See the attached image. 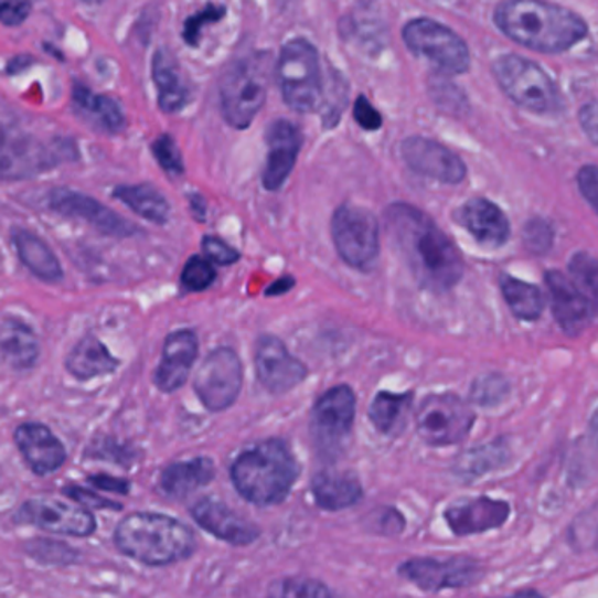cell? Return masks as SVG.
I'll list each match as a JSON object with an SVG mask.
<instances>
[{
    "label": "cell",
    "instance_id": "obj_1",
    "mask_svg": "<svg viewBox=\"0 0 598 598\" xmlns=\"http://www.w3.org/2000/svg\"><path fill=\"white\" fill-rule=\"evenodd\" d=\"M385 220L395 252L421 287L449 291L462 281V253L424 211L397 202L386 210Z\"/></svg>",
    "mask_w": 598,
    "mask_h": 598
},
{
    "label": "cell",
    "instance_id": "obj_2",
    "mask_svg": "<svg viewBox=\"0 0 598 598\" xmlns=\"http://www.w3.org/2000/svg\"><path fill=\"white\" fill-rule=\"evenodd\" d=\"M493 20L514 43L549 55L568 52L588 35L581 18L547 0H502Z\"/></svg>",
    "mask_w": 598,
    "mask_h": 598
},
{
    "label": "cell",
    "instance_id": "obj_3",
    "mask_svg": "<svg viewBox=\"0 0 598 598\" xmlns=\"http://www.w3.org/2000/svg\"><path fill=\"white\" fill-rule=\"evenodd\" d=\"M300 467L287 442L264 440L246 449L232 463L235 490L252 504L267 508L281 504L299 479Z\"/></svg>",
    "mask_w": 598,
    "mask_h": 598
},
{
    "label": "cell",
    "instance_id": "obj_4",
    "mask_svg": "<svg viewBox=\"0 0 598 598\" xmlns=\"http://www.w3.org/2000/svg\"><path fill=\"white\" fill-rule=\"evenodd\" d=\"M115 544L125 556L139 564L163 567L192 556L195 535L175 517L134 513L116 526Z\"/></svg>",
    "mask_w": 598,
    "mask_h": 598
},
{
    "label": "cell",
    "instance_id": "obj_5",
    "mask_svg": "<svg viewBox=\"0 0 598 598\" xmlns=\"http://www.w3.org/2000/svg\"><path fill=\"white\" fill-rule=\"evenodd\" d=\"M269 53H253L235 61L220 82L223 118L237 130L248 129L267 99Z\"/></svg>",
    "mask_w": 598,
    "mask_h": 598
},
{
    "label": "cell",
    "instance_id": "obj_6",
    "mask_svg": "<svg viewBox=\"0 0 598 598\" xmlns=\"http://www.w3.org/2000/svg\"><path fill=\"white\" fill-rule=\"evenodd\" d=\"M276 79L282 100L293 111H317L325 100L320 56L308 39H291L282 46L276 64Z\"/></svg>",
    "mask_w": 598,
    "mask_h": 598
},
{
    "label": "cell",
    "instance_id": "obj_7",
    "mask_svg": "<svg viewBox=\"0 0 598 598\" xmlns=\"http://www.w3.org/2000/svg\"><path fill=\"white\" fill-rule=\"evenodd\" d=\"M493 76L500 90L517 106L535 115H555L564 109V97L552 76L535 62L504 55L493 62Z\"/></svg>",
    "mask_w": 598,
    "mask_h": 598
},
{
    "label": "cell",
    "instance_id": "obj_8",
    "mask_svg": "<svg viewBox=\"0 0 598 598\" xmlns=\"http://www.w3.org/2000/svg\"><path fill=\"white\" fill-rule=\"evenodd\" d=\"M402 38L413 55L430 62L439 73L457 76L466 74L470 68V52L466 41L436 20H410L404 26Z\"/></svg>",
    "mask_w": 598,
    "mask_h": 598
},
{
    "label": "cell",
    "instance_id": "obj_9",
    "mask_svg": "<svg viewBox=\"0 0 598 598\" xmlns=\"http://www.w3.org/2000/svg\"><path fill=\"white\" fill-rule=\"evenodd\" d=\"M332 239L339 257L353 269H371L380 257V223L360 205L342 204L335 210Z\"/></svg>",
    "mask_w": 598,
    "mask_h": 598
},
{
    "label": "cell",
    "instance_id": "obj_10",
    "mask_svg": "<svg viewBox=\"0 0 598 598\" xmlns=\"http://www.w3.org/2000/svg\"><path fill=\"white\" fill-rule=\"evenodd\" d=\"M355 392L339 385L318 398L311 413V436L318 453L335 458L344 451L355 424Z\"/></svg>",
    "mask_w": 598,
    "mask_h": 598
},
{
    "label": "cell",
    "instance_id": "obj_11",
    "mask_svg": "<svg viewBox=\"0 0 598 598\" xmlns=\"http://www.w3.org/2000/svg\"><path fill=\"white\" fill-rule=\"evenodd\" d=\"M474 410L453 394L428 395L416 410V430L428 446L462 442L474 427Z\"/></svg>",
    "mask_w": 598,
    "mask_h": 598
},
{
    "label": "cell",
    "instance_id": "obj_12",
    "mask_svg": "<svg viewBox=\"0 0 598 598\" xmlns=\"http://www.w3.org/2000/svg\"><path fill=\"white\" fill-rule=\"evenodd\" d=\"M62 146H44L34 137L0 125V181L34 178L64 159H73V153L62 151Z\"/></svg>",
    "mask_w": 598,
    "mask_h": 598
},
{
    "label": "cell",
    "instance_id": "obj_13",
    "mask_svg": "<svg viewBox=\"0 0 598 598\" xmlns=\"http://www.w3.org/2000/svg\"><path fill=\"white\" fill-rule=\"evenodd\" d=\"M193 388L205 409L220 413L234 406L243 388V364L237 353L231 348L211 351L199 367Z\"/></svg>",
    "mask_w": 598,
    "mask_h": 598
},
{
    "label": "cell",
    "instance_id": "obj_14",
    "mask_svg": "<svg viewBox=\"0 0 598 598\" xmlns=\"http://www.w3.org/2000/svg\"><path fill=\"white\" fill-rule=\"evenodd\" d=\"M18 523L39 526L53 534L88 537L97 528L94 514L77 502L56 499L29 500L18 511Z\"/></svg>",
    "mask_w": 598,
    "mask_h": 598
},
{
    "label": "cell",
    "instance_id": "obj_15",
    "mask_svg": "<svg viewBox=\"0 0 598 598\" xmlns=\"http://www.w3.org/2000/svg\"><path fill=\"white\" fill-rule=\"evenodd\" d=\"M398 574L407 581L415 583L419 590L440 591L474 585L483 577V568L470 558H449L445 562L413 558L398 567Z\"/></svg>",
    "mask_w": 598,
    "mask_h": 598
},
{
    "label": "cell",
    "instance_id": "obj_16",
    "mask_svg": "<svg viewBox=\"0 0 598 598\" xmlns=\"http://www.w3.org/2000/svg\"><path fill=\"white\" fill-rule=\"evenodd\" d=\"M402 160L410 171L439 181L458 184L466 180L467 167L455 151L427 137H407L401 146Z\"/></svg>",
    "mask_w": 598,
    "mask_h": 598
},
{
    "label": "cell",
    "instance_id": "obj_17",
    "mask_svg": "<svg viewBox=\"0 0 598 598\" xmlns=\"http://www.w3.org/2000/svg\"><path fill=\"white\" fill-rule=\"evenodd\" d=\"M255 367L258 381L274 395L287 394L308 377V367L274 335L258 339Z\"/></svg>",
    "mask_w": 598,
    "mask_h": 598
},
{
    "label": "cell",
    "instance_id": "obj_18",
    "mask_svg": "<svg viewBox=\"0 0 598 598\" xmlns=\"http://www.w3.org/2000/svg\"><path fill=\"white\" fill-rule=\"evenodd\" d=\"M50 207L67 218H79L94 225L97 231L113 237H129L137 232L136 225L121 218L120 214L90 195L68 189H55L47 197Z\"/></svg>",
    "mask_w": 598,
    "mask_h": 598
},
{
    "label": "cell",
    "instance_id": "obj_19",
    "mask_svg": "<svg viewBox=\"0 0 598 598\" xmlns=\"http://www.w3.org/2000/svg\"><path fill=\"white\" fill-rule=\"evenodd\" d=\"M546 285L552 297L553 314L567 335H579L594 323L595 300L586 296L576 282L558 270H547Z\"/></svg>",
    "mask_w": 598,
    "mask_h": 598
},
{
    "label": "cell",
    "instance_id": "obj_20",
    "mask_svg": "<svg viewBox=\"0 0 598 598\" xmlns=\"http://www.w3.org/2000/svg\"><path fill=\"white\" fill-rule=\"evenodd\" d=\"M199 356V339L193 330H175L163 342L162 360L154 371V385L163 394L178 392L189 380Z\"/></svg>",
    "mask_w": 598,
    "mask_h": 598
},
{
    "label": "cell",
    "instance_id": "obj_21",
    "mask_svg": "<svg viewBox=\"0 0 598 598\" xmlns=\"http://www.w3.org/2000/svg\"><path fill=\"white\" fill-rule=\"evenodd\" d=\"M509 516H511V505L505 500L490 499V496L462 500L449 505L445 511L446 523L453 534L460 537L495 531L505 525Z\"/></svg>",
    "mask_w": 598,
    "mask_h": 598
},
{
    "label": "cell",
    "instance_id": "obj_22",
    "mask_svg": "<svg viewBox=\"0 0 598 598\" xmlns=\"http://www.w3.org/2000/svg\"><path fill=\"white\" fill-rule=\"evenodd\" d=\"M192 516L205 532L234 546H248L260 537L257 525L232 511L222 500L205 496L193 505Z\"/></svg>",
    "mask_w": 598,
    "mask_h": 598
},
{
    "label": "cell",
    "instance_id": "obj_23",
    "mask_svg": "<svg viewBox=\"0 0 598 598\" xmlns=\"http://www.w3.org/2000/svg\"><path fill=\"white\" fill-rule=\"evenodd\" d=\"M14 442L26 466L38 476L53 474L67 460L64 445L46 425H20L14 430Z\"/></svg>",
    "mask_w": 598,
    "mask_h": 598
},
{
    "label": "cell",
    "instance_id": "obj_24",
    "mask_svg": "<svg viewBox=\"0 0 598 598\" xmlns=\"http://www.w3.org/2000/svg\"><path fill=\"white\" fill-rule=\"evenodd\" d=\"M267 142L269 154L261 180L269 192H278L296 167L297 157L302 148V134L297 129V125L278 120L270 125Z\"/></svg>",
    "mask_w": 598,
    "mask_h": 598
},
{
    "label": "cell",
    "instance_id": "obj_25",
    "mask_svg": "<svg viewBox=\"0 0 598 598\" xmlns=\"http://www.w3.org/2000/svg\"><path fill=\"white\" fill-rule=\"evenodd\" d=\"M457 222L487 248H502L511 235V225L504 211L483 197L467 201L457 211Z\"/></svg>",
    "mask_w": 598,
    "mask_h": 598
},
{
    "label": "cell",
    "instance_id": "obj_26",
    "mask_svg": "<svg viewBox=\"0 0 598 598\" xmlns=\"http://www.w3.org/2000/svg\"><path fill=\"white\" fill-rule=\"evenodd\" d=\"M311 492L318 508L332 511V513L355 505L364 495L362 483L355 474L338 472V470H325L314 476Z\"/></svg>",
    "mask_w": 598,
    "mask_h": 598
},
{
    "label": "cell",
    "instance_id": "obj_27",
    "mask_svg": "<svg viewBox=\"0 0 598 598\" xmlns=\"http://www.w3.org/2000/svg\"><path fill=\"white\" fill-rule=\"evenodd\" d=\"M153 82L159 90L160 111L165 115H175L189 104V88L184 85V77L181 74L180 65L175 62L172 53L167 50H159L154 53L151 64Z\"/></svg>",
    "mask_w": 598,
    "mask_h": 598
},
{
    "label": "cell",
    "instance_id": "obj_28",
    "mask_svg": "<svg viewBox=\"0 0 598 598\" xmlns=\"http://www.w3.org/2000/svg\"><path fill=\"white\" fill-rule=\"evenodd\" d=\"M65 367L76 380L90 381L95 377L113 374L120 367V360L111 355L100 339L86 335L77 342L65 360Z\"/></svg>",
    "mask_w": 598,
    "mask_h": 598
},
{
    "label": "cell",
    "instance_id": "obj_29",
    "mask_svg": "<svg viewBox=\"0 0 598 598\" xmlns=\"http://www.w3.org/2000/svg\"><path fill=\"white\" fill-rule=\"evenodd\" d=\"M216 476V467L210 458H193L189 462L172 463L167 467L160 478V488L171 499L181 500L197 492Z\"/></svg>",
    "mask_w": 598,
    "mask_h": 598
},
{
    "label": "cell",
    "instance_id": "obj_30",
    "mask_svg": "<svg viewBox=\"0 0 598 598\" xmlns=\"http://www.w3.org/2000/svg\"><path fill=\"white\" fill-rule=\"evenodd\" d=\"M13 243L17 246L18 257L35 278L46 282H56L62 279L64 270H62L61 261L39 235L25 228H14Z\"/></svg>",
    "mask_w": 598,
    "mask_h": 598
},
{
    "label": "cell",
    "instance_id": "obj_31",
    "mask_svg": "<svg viewBox=\"0 0 598 598\" xmlns=\"http://www.w3.org/2000/svg\"><path fill=\"white\" fill-rule=\"evenodd\" d=\"M71 97L77 111L83 113L88 121L106 132L118 134L125 129L127 121H125L124 111L120 104L111 97L94 94L88 86L79 85V83L73 86Z\"/></svg>",
    "mask_w": 598,
    "mask_h": 598
},
{
    "label": "cell",
    "instance_id": "obj_32",
    "mask_svg": "<svg viewBox=\"0 0 598 598\" xmlns=\"http://www.w3.org/2000/svg\"><path fill=\"white\" fill-rule=\"evenodd\" d=\"M0 350L18 371H29L39 359V341L34 330L20 320H8L0 327Z\"/></svg>",
    "mask_w": 598,
    "mask_h": 598
},
{
    "label": "cell",
    "instance_id": "obj_33",
    "mask_svg": "<svg viewBox=\"0 0 598 598\" xmlns=\"http://www.w3.org/2000/svg\"><path fill=\"white\" fill-rule=\"evenodd\" d=\"M113 197L124 202L134 213L157 225H165L171 216V205L163 197V193L150 183L132 184V186L124 184L115 189Z\"/></svg>",
    "mask_w": 598,
    "mask_h": 598
},
{
    "label": "cell",
    "instance_id": "obj_34",
    "mask_svg": "<svg viewBox=\"0 0 598 598\" xmlns=\"http://www.w3.org/2000/svg\"><path fill=\"white\" fill-rule=\"evenodd\" d=\"M410 406H413V392H406V394L380 392L372 398L369 418L381 434L397 436L402 433V428L406 427Z\"/></svg>",
    "mask_w": 598,
    "mask_h": 598
},
{
    "label": "cell",
    "instance_id": "obj_35",
    "mask_svg": "<svg viewBox=\"0 0 598 598\" xmlns=\"http://www.w3.org/2000/svg\"><path fill=\"white\" fill-rule=\"evenodd\" d=\"M500 290L514 317L523 321H535L544 311V297L535 285L511 278L508 274L500 276Z\"/></svg>",
    "mask_w": 598,
    "mask_h": 598
},
{
    "label": "cell",
    "instance_id": "obj_36",
    "mask_svg": "<svg viewBox=\"0 0 598 598\" xmlns=\"http://www.w3.org/2000/svg\"><path fill=\"white\" fill-rule=\"evenodd\" d=\"M509 460L508 446L504 442H492V445L479 446V448L469 449L460 455L457 460V474L460 478L478 479L481 476L500 469Z\"/></svg>",
    "mask_w": 598,
    "mask_h": 598
},
{
    "label": "cell",
    "instance_id": "obj_37",
    "mask_svg": "<svg viewBox=\"0 0 598 598\" xmlns=\"http://www.w3.org/2000/svg\"><path fill=\"white\" fill-rule=\"evenodd\" d=\"M227 13L225 6L207 4L204 9H201L199 13L192 14V17L183 23V39L184 43L189 46L197 47L201 44L202 31L205 25L216 23L222 20Z\"/></svg>",
    "mask_w": 598,
    "mask_h": 598
},
{
    "label": "cell",
    "instance_id": "obj_38",
    "mask_svg": "<svg viewBox=\"0 0 598 598\" xmlns=\"http://www.w3.org/2000/svg\"><path fill=\"white\" fill-rule=\"evenodd\" d=\"M214 281H216V270L207 258H190L181 273V282L190 291L207 290Z\"/></svg>",
    "mask_w": 598,
    "mask_h": 598
},
{
    "label": "cell",
    "instance_id": "obj_39",
    "mask_svg": "<svg viewBox=\"0 0 598 598\" xmlns=\"http://www.w3.org/2000/svg\"><path fill=\"white\" fill-rule=\"evenodd\" d=\"M151 151H153L154 160L159 162V165L162 167L167 174H184L183 157H181L180 148L175 145L174 137L169 136V134L157 137L153 145H151Z\"/></svg>",
    "mask_w": 598,
    "mask_h": 598
},
{
    "label": "cell",
    "instance_id": "obj_40",
    "mask_svg": "<svg viewBox=\"0 0 598 598\" xmlns=\"http://www.w3.org/2000/svg\"><path fill=\"white\" fill-rule=\"evenodd\" d=\"M568 270L573 274L574 282L595 300L597 297V261L588 253H576L568 261Z\"/></svg>",
    "mask_w": 598,
    "mask_h": 598
},
{
    "label": "cell",
    "instance_id": "obj_41",
    "mask_svg": "<svg viewBox=\"0 0 598 598\" xmlns=\"http://www.w3.org/2000/svg\"><path fill=\"white\" fill-rule=\"evenodd\" d=\"M508 381L499 374H490L476 381L470 389V397L479 406H495L508 395Z\"/></svg>",
    "mask_w": 598,
    "mask_h": 598
},
{
    "label": "cell",
    "instance_id": "obj_42",
    "mask_svg": "<svg viewBox=\"0 0 598 598\" xmlns=\"http://www.w3.org/2000/svg\"><path fill=\"white\" fill-rule=\"evenodd\" d=\"M273 597H330L332 591L323 583L312 579H285L270 586Z\"/></svg>",
    "mask_w": 598,
    "mask_h": 598
},
{
    "label": "cell",
    "instance_id": "obj_43",
    "mask_svg": "<svg viewBox=\"0 0 598 598\" xmlns=\"http://www.w3.org/2000/svg\"><path fill=\"white\" fill-rule=\"evenodd\" d=\"M553 239H555V234H553L552 225L544 220H531L523 228V243L526 249H531L535 255H543L552 248Z\"/></svg>",
    "mask_w": 598,
    "mask_h": 598
},
{
    "label": "cell",
    "instance_id": "obj_44",
    "mask_svg": "<svg viewBox=\"0 0 598 598\" xmlns=\"http://www.w3.org/2000/svg\"><path fill=\"white\" fill-rule=\"evenodd\" d=\"M202 252L207 260L218 264V266H232L241 258V253L237 249L232 248L225 241L214 237V235H205L202 239Z\"/></svg>",
    "mask_w": 598,
    "mask_h": 598
},
{
    "label": "cell",
    "instance_id": "obj_45",
    "mask_svg": "<svg viewBox=\"0 0 598 598\" xmlns=\"http://www.w3.org/2000/svg\"><path fill=\"white\" fill-rule=\"evenodd\" d=\"M31 0H0V23L6 26H18L31 17Z\"/></svg>",
    "mask_w": 598,
    "mask_h": 598
},
{
    "label": "cell",
    "instance_id": "obj_46",
    "mask_svg": "<svg viewBox=\"0 0 598 598\" xmlns=\"http://www.w3.org/2000/svg\"><path fill=\"white\" fill-rule=\"evenodd\" d=\"M353 116H355L356 124L364 127L365 130H377L383 125L380 113L365 99L364 95H360L359 99H356Z\"/></svg>",
    "mask_w": 598,
    "mask_h": 598
},
{
    "label": "cell",
    "instance_id": "obj_47",
    "mask_svg": "<svg viewBox=\"0 0 598 598\" xmlns=\"http://www.w3.org/2000/svg\"><path fill=\"white\" fill-rule=\"evenodd\" d=\"M577 184H579V192H581L583 197L588 201V204L597 210V199H598V172L597 167L595 165H585L583 167L579 174H577Z\"/></svg>",
    "mask_w": 598,
    "mask_h": 598
},
{
    "label": "cell",
    "instance_id": "obj_48",
    "mask_svg": "<svg viewBox=\"0 0 598 598\" xmlns=\"http://www.w3.org/2000/svg\"><path fill=\"white\" fill-rule=\"evenodd\" d=\"M376 517V520H380V523H376V532H380V534L383 535H397L401 534L402 531H404V525H406V522H404V516H402L398 511H395V509H383L381 513H372Z\"/></svg>",
    "mask_w": 598,
    "mask_h": 598
},
{
    "label": "cell",
    "instance_id": "obj_49",
    "mask_svg": "<svg viewBox=\"0 0 598 598\" xmlns=\"http://www.w3.org/2000/svg\"><path fill=\"white\" fill-rule=\"evenodd\" d=\"M65 493L68 496H73V500L79 502V504L90 505V508L97 509H120V504H115L111 500L104 499V496L97 495V493L88 492L85 488L71 487L65 488Z\"/></svg>",
    "mask_w": 598,
    "mask_h": 598
},
{
    "label": "cell",
    "instance_id": "obj_50",
    "mask_svg": "<svg viewBox=\"0 0 598 598\" xmlns=\"http://www.w3.org/2000/svg\"><path fill=\"white\" fill-rule=\"evenodd\" d=\"M88 483L92 487L99 488V490H107V492L121 493V495H127L130 492L129 481L125 479L113 478V476H92L88 478Z\"/></svg>",
    "mask_w": 598,
    "mask_h": 598
},
{
    "label": "cell",
    "instance_id": "obj_51",
    "mask_svg": "<svg viewBox=\"0 0 598 598\" xmlns=\"http://www.w3.org/2000/svg\"><path fill=\"white\" fill-rule=\"evenodd\" d=\"M579 124L590 139L591 145H597V103L585 104L579 111Z\"/></svg>",
    "mask_w": 598,
    "mask_h": 598
},
{
    "label": "cell",
    "instance_id": "obj_52",
    "mask_svg": "<svg viewBox=\"0 0 598 598\" xmlns=\"http://www.w3.org/2000/svg\"><path fill=\"white\" fill-rule=\"evenodd\" d=\"M32 62H34V58H32L31 55L13 56V58L8 62V65H6V73H8L9 76L23 73L25 68L31 67Z\"/></svg>",
    "mask_w": 598,
    "mask_h": 598
},
{
    "label": "cell",
    "instance_id": "obj_53",
    "mask_svg": "<svg viewBox=\"0 0 598 598\" xmlns=\"http://www.w3.org/2000/svg\"><path fill=\"white\" fill-rule=\"evenodd\" d=\"M293 285H296L293 278H290V276H285V278L278 279V281L274 282L273 287H270L269 291H267V296H281V293H287V291L290 290Z\"/></svg>",
    "mask_w": 598,
    "mask_h": 598
},
{
    "label": "cell",
    "instance_id": "obj_54",
    "mask_svg": "<svg viewBox=\"0 0 598 598\" xmlns=\"http://www.w3.org/2000/svg\"><path fill=\"white\" fill-rule=\"evenodd\" d=\"M190 204H192L193 214L199 222H204L205 218V201L201 195H192L190 197Z\"/></svg>",
    "mask_w": 598,
    "mask_h": 598
},
{
    "label": "cell",
    "instance_id": "obj_55",
    "mask_svg": "<svg viewBox=\"0 0 598 598\" xmlns=\"http://www.w3.org/2000/svg\"><path fill=\"white\" fill-rule=\"evenodd\" d=\"M86 4H103L104 0H83Z\"/></svg>",
    "mask_w": 598,
    "mask_h": 598
}]
</instances>
